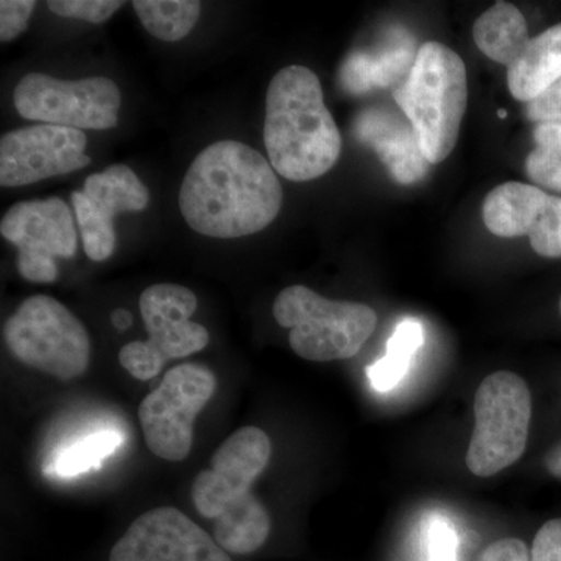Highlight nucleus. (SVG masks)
<instances>
[{"instance_id":"obj_10","label":"nucleus","mask_w":561,"mask_h":561,"mask_svg":"<svg viewBox=\"0 0 561 561\" xmlns=\"http://www.w3.org/2000/svg\"><path fill=\"white\" fill-rule=\"evenodd\" d=\"M121 101L119 88L105 77L68 81L32 72L14 90V106L24 119L76 130L116 127Z\"/></svg>"},{"instance_id":"obj_31","label":"nucleus","mask_w":561,"mask_h":561,"mask_svg":"<svg viewBox=\"0 0 561 561\" xmlns=\"http://www.w3.org/2000/svg\"><path fill=\"white\" fill-rule=\"evenodd\" d=\"M111 321L117 330L124 331L133 323V317L125 309H116L111 316Z\"/></svg>"},{"instance_id":"obj_11","label":"nucleus","mask_w":561,"mask_h":561,"mask_svg":"<svg viewBox=\"0 0 561 561\" xmlns=\"http://www.w3.org/2000/svg\"><path fill=\"white\" fill-rule=\"evenodd\" d=\"M0 234L18 249V271L32 283H54L55 257H72L77 231L69 206L61 198L21 202L0 221Z\"/></svg>"},{"instance_id":"obj_23","label":"nucleus","mask_w":561,"mask_h":561,"mask_svg":"<svg viewBox=\"0 0 561 561\" xmlns=\"http://www.w3.org/2000/svg\"><path fill=\"white\" fill-rule=\"evenodd\" d=\"M535 149L526 160L531 181L561 191V122H542L534 131Z\"/></svg>"},{"instance_id":"obj_33","label":"nucleus","mask_w":561,"mask_h":561,"mask_svg":"<svg viewBox=\"0 0 561 561\" xmlns=\"http://www.w3.org/2000/svg\"><path fill=\"white\" fill-rule=\"evenodd\" d=\"M559 306H560V316H561V298H560V305Z\"/></svg>"},{"instance_id":"obj_17","label":"nucleus","mask_w":561,"mask_h":561,"mask_svg":"<svg viewBox=\"0 0 561 561\" xmlns=\"http://www.w3.org/2000/svg\"><path fill=\"white\" fill-rule=\"evenodd\" d=\"M415 41L405 31H393L386 43L373 50L351 55L342 69L346 90L364 94L408 77L416 60Z\"/></svg>"},{"instance_id":"obj_20","label":"nucleus","mask_w":561,"mask_h":561,"mask_svg":"<svg viewBox=\"0 0 561 561\" xmlns=\"http://www.w3.org/2000/svg\"><path fill=\"white\" fill-rule=\"evenodd\" d=\"M423 341L424 332L420 321L405 319L398 323L387 343L386 356L368 367L371 386L378 391L394 389L408 375L413 356Z\"/></svg>"},{"instance_id":"obj_18","label":"nucleus","mask_w":561,"mask_h":561,"mask_svg":"<svg viewBox=\"0 0 561 561\" xmlns=\"http://www.w3.org/2000/svg\"><path fill=\"white\" fill-rule=\"evenodd\" d=\"M561 79V24L529 41L522 57L507 72V84L516 101L531 102Z\"/></svg>"},{"instance_id":"obj_1","label":"nucleus","mask_w":561,"mask_h":561,"mask_svg":"<svg viewBox=\"0 0 561 561\" xmlns=\"http://www.w3.org/2000/svg\"><path fill=\"white\" fill-rule=\"evenodd\" d=\"M283 206L275 169L247 144L219 140L192 162L180 190L187 225L216 239H238L267 228Z\"/></svg>"},{"instance_id":"obj_21","label":"nucleus","mask_w":561,"mask_h":561,"mask_svg":"<svg viewBox=\"0 0 561 561\" xmlns=\"http://www.w3.org/2000/svg\"><path fill=\"white\" fill-rule=\"evenodd\" d=\"M133 9L151 36L175 43L195 27L202 3L197 0H135Z\"/></svg>"},{"instance_id":"obj_32","label":"nucleus","mask_w":561,"mask_h":561,"mask_svg":"<svg viewBox=\"0 0 561 561\" xmlns=\"http://www.w3.org/2000/svg\"><path fill=\"white\" fill-rule=\"evenodd\" d=\"M497 116H500L501 119H505V117H507V111H504V110L497 111Z\"/></svg>"},{"instance_id":"obj_24","label":"nucleus","mask_w":561,"mask_h":561,"mask_svg":"<svg viewBox=\"0 0 561 561\" xmlns=\"http://www.w3.org/2000/svg\"><path fill=\"white\" fill-rule=\"evenodd\" d=\"M47 7L61 18L102 24L124 7V2L119 0H50Z\"/></svg>"},{"instance_id":"obj_8","label":"nucleus","mask_w":561,"mask_h":561,"mask_svg":"<svg viewBox=\"0 0 561 561\" xmlns=\"http://www.w3.org/2000/svg\"><path fill=\"white\" fill-rule=\"evenodd\" d=\"M194 291L180 284L161 283L140 294L139 308L149 341L131 342L119 353V362L133 378L150 381L165 362L201 353L209 332L191 320L197 311Z\"/></svg>"},{"instance_id":"obj_14","label":"nucleus","mask_w":561,"mask_h":561,"mask_svg":"<svg viewBox=\"0 0 561 561\" xmlns=\"http://www.w3.org/2000/svg\"><path fill=\"white\" fill-rule=\"evenodd\" d=\"M110 561H231L213 538L179 508L158 507L133 522Z\"/></svg>"},{"instance_id":"obj_22","label":"nucleus","mask_w":561,"mask_h":561,"mask_svg":"<svg viewBox=\"0 0 561 561\" xmlns=\"http://www.w3.org/2000/svg\"><path fill=\"white\" fill-rule=\"evenodd\" d=\"M124 442L119 431L102 430L91 432L84 437L77 438L69 445L61 446L55 453L54 459L47 465V471L54 472L60 478H73L99 468L103 460L108 459L111 454Z\"/></svg>"},{"instance_id":"obj_7","label":"nucleus","mask_w":561,"mask_h":561,"mask_svg":"<svg viewBox=\"0 0 561 561\" xmlns=\"http://www.w3.org/2000/svg\"><path fill=\"white\" fill-rule=\"evenodd\" d=\"M7 345L18 360L69 381L90 367L91 341L87 328L49 295L27 298L7 321Z\"/></svg>"},{"instance_id":"obj_9","label":"nucleus","mask_w":561,"mask_h":561,"mask_svg":"<svg viewBox=\"0 0 561 561\" xmlns=\"http://www.w3.org/2000/svg\"><path fill=\"white\" fill-rule=\"evenodd\" d=\"M216 389V376L203 365L184 364L165 373L160 387L139 405L144 438L154 456L169 461L190 456L195 419Z\"/></svg>"},{"instance_id":"obj_12","label":"nucleus","mask_w":561,"mask_h":561,"mask_svg":"<svg viewBox=\"0 0 561 561\" xmlns=\"http://www.w3.org/2000/svg\"><path fill=\"white\" fill-rule=\"evenodd\" d=\"M88 138L76 128L41 124L7 133L0 139V184L20 187L66 175L91 164Z\"/></svg>"},{"instance_id":"obj_2","label":"nucleus","mask_w":561,"mask_h":561,"mask_svg":"<svg viewBox=\"0 0 561 561\" xmlns=\"http://www.w3.org/2000/svg\"><path fill=\"white\" fill-rule=\"evenodd\" d=\"M272 443L260 427H242L214 453L209 470L192 485V501L205 518L214 519V535L224 551L256 552L271 534V516L251 486L267 468Z\"/></svg>"},{"instance_id":"obj_27","label":"nucleus","mask_w":561,"mask_h":561,"mask_svg":"<svg viewBox=\"0 0 561 561\" xmlns=\"http://www.w3.org/2000/svg\"><path fill=\"white\" fill-rule=\"evenodd\" d=\"M531 561H561V518L551 519L537 531Z\"/></svg>"},{"instance_id":"obj_3","label":"nucleus","mask_w":561,"mask_h":561,"mask_svg":"<svg viewBox=\"0 0 561 561\" xmlns=\"http://www.w3.org/2000/svg\"><path fill=\"white\" fill-rule=\"evenodd\" d=\"M264 142L272 168L284 179L312 181L334 168L342 136L311 69L287 66L273 77L265 103Z\"/></svg>"},{"instance_id":"obj_6","label":"nucleus","mask_w":561,"mask_h":561,"mask_svg":"<svg viewBox=\"0 0 561 561\" xmlns=\"http://www.w3.org/2000/svg\"><path fill=\"white\" fill-rule=\"evenodd\" d=\"M474 420L467 467L478 478H491L526 451L531 421L529 386L516 373H491L476 391Z\"/></svg>"},{"instance_id":"obj_26","label":"nucleus","mask_w":561,"mask_h":561,"mask_svg":"<svg viewBox=\"0 0 561 561\" xmlns=\"http://www.w3.org/2000/svg\"><path fill=\"white\" fill-rule=\"evenodd\" d=\"M427 561H459V537L451 523L443 518H435L431 524L430 537H427Z\"/></svg>"},{"instance_id":"obj_4","label":"nucleus","mask_w":561,"mask_h":561,"mask_svg":"<svg viewBox=\"0 0 561 561\" xmlns=\"http://www.w3.org/2000/svg\"><path fill=\"white\" fill-rule=\"evenodd\" d=\"M393 98L411 122L424 158L431 164L445 161L459 139L468 105L467 68L459 55L435 41L423 44Z\"/></svg>"},{"instance_id":"obj_19","label":"nucleus","mask_w":561,"mask_h":561,"mask_svg":"<svg viewBox=\"0 0 561 561\" xmlns=\"http://www.w3.org/2000/svg\"><path fill=\"white\" fill-rule=\"evenodd\" d=\"M476 46L490 60L511 68L529 44V28L522 11L508 2H496L472 27Z\"/></svg>"},{"instance_id":"obj_5","label":"nucleus","mask_w":561,"mask_h":561,"mask_svg":"<svg viewBox=\"0 0 561 561\" xmlns=\"http://www.w3.org/2000/svg\"><path fill=\"white\" fill-rule=\"evenodd\" d=\"M273 317L290 330L291 350L312 362L351 359L378 324L370 306L328 300L300 284L280 291L273 302Z\"/></svg>"},{"instance_id":"obj_29","label":"nucleus","mask_w":561,"mask_h":561,"mask_svg":"<svg viewBox=\"0 0 561 561\" xmlns=\"http://www.w3.org/2000/svg\"><path fill=\"white\" fill-rule=\"evenodd\" d=\"M479 561H531V556L523 540L502 538L486 546Z\"/></svg>"},{"instance_id":"obj_13","label":"nucleus","mask_w":561,"mask_h":561,"mask_svg":"<svg viewBox=\"0 0 561 561\" xmlns=\"http://www.w3.org/2000/svg\"><path fill=\"white\" fill-rule=\"evenodd\" d=\"M149 198V190L127 165H111L88 176L83 191L72 194L87 256L95 262L108 260L117 241L114 217L146 209Z\"/></svg>"},{"instance_id":"obj_28","label":"nucleus","mask_w":561,"mask_h":561,"mask_svg":"<svg viewBox=\"0 0 561 561\" xmlns=\"http://www.w3.org/2000/svg\"><path fill=\"white\" fill-rule=\"evenodd\" d=\"M527 116L530 121L561 122V79L557 80L540 98L527 103Z\"/></svg>"},{"instance_id":"obj_16","label":"nucleus","mask_w":561,"mask_h":561,"mask_svg":"<svg viewBox=\"0 0 561 561\" xmlns=\"http://www.w3.org/2000/svg\"><path fill=\"white\" fill-rule=\"evenodd\" d=\"M354 135L375 150L397 183H419L430 171L431 162L421 151L411 122L391 110L373 106L360 111L354 121Z\"/></svg>"},{"instance_id":"obj_25","label":"nucleus","mask_w":561,"mask_h":561,"mask_svg":"<svg viewBox=\"0 0 561 561\" xmlns=\"http://www.w3.org/2000/svg\"><path fill=\"white\" fill-rule=\"evenodd\" d=\"M35 0H2L0 2V39L2 43L18 38L27 28Z\"/></svg>"},{"instance_id":"obj_15","label":"nucleus","mask_w":561,"mask_h":561,"mask_svg":"<svg viewBox=\"0 0 561 561\" xmlns=\"http://www.w3.org/2000/svg\"><path fill=\"white\" fill-rule=\"evenodd\" d=\"M483 224L500 238L529 236L540 256L561 257V198L531 184L511 183L494 187L482 205Z\"/></svg>"},{"instance_id":"obj_30","label":"nucleus","mask_w":561,"mask_h":561,"mask_svg":"<svg viewBox=\"0 0 561 561\" xmlns=\"http://www.w3.org/2000/svg\"><path fill=\"white\" fill-rule=\"evenodd\" d=\"M546 470L551 472L553 478L560 479L561 481V445L556 446L546 456L545 459Z\"/></svg>"}]
</instances>
